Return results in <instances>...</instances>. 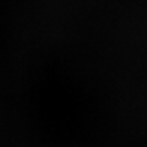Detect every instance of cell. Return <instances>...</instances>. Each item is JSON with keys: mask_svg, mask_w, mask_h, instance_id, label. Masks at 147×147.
<instances>
[]
</instances>
